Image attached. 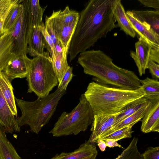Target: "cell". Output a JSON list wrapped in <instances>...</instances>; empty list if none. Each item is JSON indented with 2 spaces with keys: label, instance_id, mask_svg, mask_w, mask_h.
Wrapping results in <instances>:
<instances>
[{
  "label": "cell",
  "instance_id": "d6986e66",
  "mask_svg": "<svg viewBox=\"0 0 159 159\" xmlns=\"http://www.w3.org/2000/svg\"><path fill=\"white\" fill-rule=\"evenodd\" d=\"M55 55L52 60L53 67L57 77L58 83L61 81L64 75L69 68L67 61L68 54L62 52L59 42L55 46Z\"/></svg>",
  "mask_w": 159,
  "mask_h": 159
},
{
  "label": "cell",
  "instance_id": "3957f363",
  "mask_svg": "<svg viewBox=\"0 0 159 159\" xmlns=\"http://www.w3.org/2000/svg\"><path fill=\"white\" fill-rule=\"evenodd\" d=\"M94 115L110 116L118 113L126 105L144 96L141 86L134 90L107 86L94 81L89 83L84 93Z\"/></svg>",
  "mask_w": 159,
  "mask_h": 159
},
{
  "label": "cell",
  "instance_id": "7a4b0ae2",
  "mask_svg": "<svg viewBox=\"0 0 159 159\" xmlns=\"http://www.w3.org/2000/svg\"><path fill=\"white\" fill-rule=\"evenodd\" d=\"M77 62L83 68L85 74L94 76L101 84L128 90L137 89L141 86L140 79L134 71L118 66L101 50L80 53Z\"/></svg>",
  "mask_w": 159,
  "mask_h": 159
},
{
  "label": "cell",
  "instance_id": "d4e9b609",
  "mask_svg": "<svg viewBox=\"0 0 159 159\" xmlns=\"http://www.w3.org/2000/svg\"><path fill=\"white\" fill-rule=\"evenodd\" d=\"M47 6L43 8L40 5L39 0H30V8L31 23L32 30L38 27L43 22L42 18L44 12Z\"/></svg>",
  "mask_w": 159,
  "mask_h": 159
},
{
  "label": "cell",
  "instance_id": "f1b7e54d",
  "mask_svg": "<svg viewBox=\"0 0 159 159\" xmlns=\"http://www.w3.org/2000/svg\"><path fill=\"white\" fill-rule=\"evenodd\" d=\"M23 8L21 3L15 5L11 10L5 21L3 28L4 34L7 32L13 27Z\"/></svg>",
  "mask_w": 159,
  "mask_h": 159
},
{
  "label": "cell",
  "instance_id": "83f0119b",
  "mask_svg": "<svg viewBox=\"0 0 159 159\" xmlns=\"http://www.w3.org/2000/svg\"><path fill=\"white\" fill-rule=\"evenodd\" d=\"M138 138L134 137L122 152L113 159H143L142 154L138 149Z\"/></svg>",
  "mask_w": 159,
  "mask_h": 159
},
{
  "label": "cell",
  "instance_id": "1f68e13d",
  "mask_svg": "<svg viewBox=\"0 0 159 159\" xmlns=\"http://www.w3.org/2000/svg\"><path fill=\"white\" fill-rule=\"evenodd\" d=\"M22 0H0V19L16 4Z\"/></svg>",
  "mask_w": 159,
  "mask_h": 159
},
{
  "label": "cell",
  "instance_id": "2e32d148",
  "mask_svg": "<svg viewBox=\"0 0 159 159\" xmlns=\"http://www.w3.org/2000/svg\"><path fill=\"white\" fill-rule=\"evenodd\" d=\"M13 38L10 31L0 37V71H3L9 62L16 55L12 52Z\"/></svg>",
  "mask_w": 159,
  "mask_h": 159
},
{
  "label": "cell",
  "instance_id": "d590c367",
  "mask_svg": "<svg viewBox=\"0 0 159 159\" xmlns=\"http://www.w3.org/2000/svg\"><path fill=\"white\" fill-rule=\"evenodd\" d=\"M142 4L145 7L154 8L159 11V0H139Z\"/></svg>",
  "mask_w": 159,
  "mask_h": 159
},
{
  "label": "cell",
  "instance_id": "9a60e30c",
  "mask_svg": "<svg viewBox=\"0 0 159 159\" xmlns=\"http://www.w3.org/2000/svg\"><path fill=\"white\" fill-rule=\"evenodd\" d=\"M98 154L95 143L88 141L72 152L57 154L50 159H96Z\"/></svg>",
  "mask_w": 159,
  "mask_h": 159
},
{
  "label": "cell",
  "instance_id": "ab89813d",
  "mask_svg": "<svg viewBox=\"0 0 159 159\" xmlns=\"http://www.w3.org/2000/svg\"><path fill=\"white\" fill-rule=\"evenodd\" d=\"M96 143H97L98 146L101 151L104 152L107 146L104 140L102 139H99L97 140Z\"/></svg>",
  "mask_w": 159,
  "mask_h": 159
},
{
  "label": "cell",
  "instance_id": "ffe728a7",
  "mask_svg": "<svg viewBox=\"0 0 159 159\" xmlns=\"http://www.w3.org/2000/svg\"><path fill=\"white\" fill-rule=\"evenodd\" d=\"M149 101V99L148 98L143 96L128 104L120 112L116 115L115 124L113 127L147 105Z\"/></svg>",
  "mask_w": 159,
  "mask_h": 159
},
{
  "label": "cell",
  "instance_id": "30bf717a",
  "mask_svg": "<svg viewBox=\"0 0 159 159\" xmlns=\"http://www.w3.org/2000/svg\"><path fill=\"white\" fill-rule=\"evenodd\" d=\"M149 99L142 119L141 130L144 133L159 132V97Z\"/></svg>",
  "mask_w": 159,
  "mask_h": 159
},
{
  "label": "cell",
  "instance_id": "603a6c76",
  "mask_svg": "<svg viewBox=\"0 0 159 159\" xmlns=\"http://www.w3.org/2000/svg\"><path fill=\"white\" fill-rule=\"evenodd\" d=\"M0 159H21L14 147L0 128Z\"/></svg>",
  "mask_w": 159,
  "mask_h": 159
},
{
  "label": "cell",
  "instance_id": "e0dca14e",
  "mask_svg": "<svg viewBox=\"0 0 159 159\" xmlns=\"http://www.w3.org/2000/svg\"><path fill=\"white\" fill-rule=\"evenodd\" d=\"M45 44L44 37L39 27L34 28L29 39L27 53L34 57L42 55Z\"/></svg>",
  "mask_w": 159,
  "mask_h": 159
},
{
  "label": "cell",
  "instance_id": "7402d4cb",
  "mask_svg": "<svg viewBox=\"0 0 159 159\" xmlns=\"http://www.w3.org/2000/svg\"><path fill=\"white\" fill-rule=\"evenodd\" d=\"M114 17L117 22V25L127 35L134 38L136 33L131 26L126 16L124 8L121 3V0H118L113 12Z\"/></svg>",
  "mask_w": 159,
  "mask_h": 159
},
{
  "label": "cell",
  "instance_id": "cb8c5ba5",
  "mask_svg": "<svg viewBox=\"0 0 159 159\" xmlns=\"http://www.w3.org/2000/svg\"><path fill=\"white\" fill-rule=\"evenodd\" d=\"M79 19L71 24L63 27L60 30L57 39L61 43L62 50L68 52L72 37Z\"/></svg>",
  "mask_w": 159,
  "mask_h": 159
},
{
  "label": "cell",
  "instance_id": "8d00e7d4",
  "mask_svg": "<svg viewBox=\"0 0 159 159\" xmlns=\"http://www.w3.org/2000/svg\"><path fill=\"white\" fill-rule=\"evenodd\" d=\"M149 60L159 64V49H155L152 48L150 53Z\"/></svg>",
  "mask_w": 159,
  "mask_h": 159
},
{
  "label": "cell",
  "instance_id": "60d3db41",
  "mask_svg": "<svg viewBox=\"0 0 159 159\" xmlns=\"http://www.w3.org/2000/svg\"></svg>",
  "mask_w": 159,
  "mask_h": 159
},
{
  "label": "cell",
  "instance_id": "e575fe53",
  "mask_svg": "<svg viewBox=\"0 0 159 159\" xmlns=\"http://www.w3.org/2000/svg\"><path fill=\"white\" fill-rule=\"evenodd\" d=\"M147 69L149 70L153 78L158 80L159 78V65L149 60L147 65Z\"/></svg>",
  "mask_w": 159,
  "mask_h": 159
},
{
  "label": "cell",
  "instance_id": "4dcf8cb0",
  "mask_svg": "<svg viewBox=\"0 0 159 159\" xmlns=\"http://www.w3.org/2000/svg\"><path fill=\"white\" fill-rule=\"evenodd\" d=\"M43 34L45 41V48L50 55L52 60L54 59L55 55V49L53 42L51 37L45 29V26L43 22L41 25L38 27Z\"/></svg>",
  "mask_w": 159,
  "mask_h": 159
},
{
  "label": "cell",
  "instance_id": "6da1fadb",
  "mask_svg": "<svg viewBox=\"0 0 159 159\" xmlns=\"http://www.w3.org/2000/svg\"><path fill=\"white\" fill-rule=\"evenodd\" d=\"M118 0H90L80 13L68 51L71 62L118 27L113 12Z\"/></svg>",
  "mask_w": 159,
  "mask_h": 159
},
{
  "label": "cell",
  "instance_id": "ba28073f",
  "mask_svg": "<svg viewBox=\"0 0 159 159\" xmlns=\"http://www.w3.org/2000/svg\"><path fill=\"white\" fill-rule=\"evenodd\" d=\"M79 15V13L70 10L69 7L67 6L63 11H53L50 16L45 17V22L51 26L57 39L61 30L78 19Z\"/></svg>",
  "mask_w": 159,
  "mask_h": 159
},
{
  "label": "cell",
  "instance_id": "74e56055",
  "mask_svg": "<svg viewBox=\"0 0 159 159\" xmlns=\"http://www.w3.org/2000/svg\"><path fill=\"white\" fill-rule=\"evenodd\" d=\"M105 142L106 146L110 148L114 147H118L119 148H124L120 145L119 144L117 141L111 139H107L104 140Z\"/></svg>",
  "mask_w": 159,
  "mask_h": 159
},
{
  "label": "cell",
  "instance_id": "484cf974",
  "mask_svg": "<svg viewBox=\"0 0 159 159\" xmlns=\"http://www.w3.org/2000/svg\"><path fill=\"white\" fill-rule=\"evenodd\" d=\"M147 105L141 108L136 112L129 116L119 123L113 127L110 130L99 139H101L114 131L124 127L131 124H135L142 119L143 117Z\"/></svg>",
  "mask_w": 159,
  "mask_h": 159
},
{
  "label": "cell",
  "instance_id": "44dd1931",
  "mask_svg": "<svg viewBox=\"0 0 159 159\" xmlns=\"http://www.w3.org/2000/svg\"><path fill=\"white\" fill-rule=\"evenodd\" d=\"M131 11L138 19L159 35V11L148 10H132Z\"/></svg>",
  "mask_w": 159,
  "mask_h": 159
},
{
  "label": "cell",
  "instance_id": "8fae6325",
  "mask_svg": "<svg viewBox=\"0 0 159 159\" xmlns=\"http://www.w3.org/2000/svg\"><path fill=\"white\" fill-rule=\"evenodd\" d=\"M127 18L135 33L143 38L152 48L159 49V35L156 34L149 26L138 19L131 11L126 12Z\"/></svg>",
  "mask_w": 159,
  "mask_h": 159
},
{
  "label": "cell",
  "instance_id": "f546056e",
  "mask_svg": "<svg viewBox=\"0 0 159 159\" xmlns=\"http://www.w3.org/2000/svg\"><path fill=\"white\" fill-rule=\"evenodd\" d=\"M134 125H130L116 130L101 139L105 140L107 139H111L117 142L124 139L130 138L134 132L132 128Z\"/></svg>",
  "mask_w": 159,
  "mask_h": 159
},
{
  "label": "cell",
  "instance_id": "52a82bcc",
  "mask_svg": "<svg viewBox=\"0 0 159 159\" xmlns=\"http://www.w3.org/2000/svg\"><path fill=\"white\" fill-rule=\"evenodd\" d=\"M23 8L15 24L9 31L13 38L12 52L15 55L27 53L29 37L31 30L29 0H22Z\"/></svg>",
  "mask_w": 159,
  "mask_h": 159
},
{
  "label": "cell",
  "instance_id": "9c48e42d",
  "mask_svg": "<svg viewBox=\"0 0 159 159\" xmlns=\"http://www.w3.org/2000/svg\"><path fill=\"white\" fill-rule=\"evenodd\" d=\"M32 60L23 54L16 55L9 62L3 71L10 81L17 78L26 77L29 71Z\"/></svg>",
  "mask_w": 159,
  "mask_h": 159
},
{
  "label": "cell",
  "instance_id": "5bb4252c",
  "mask_svg": "<svg viewBox=\"0 0 159 159\" xmlns=\"http://www.w3.org/2000/svg\"><path fill=\"white\" fill-rule=\"evenodd\" d=\"M116 115L110 116L94 115L90 130L92 131L89 141L93 143L110 130L115 122Z\"/></svg>",
  "mask_w": 159,
  "mask_h": 159
},
{
  "label": "cell",
  "instance_id": "8992f818",
  "mask_svg": "<svg viewBox=\"0 0 159 159\" xmlns=\"http://www.w3.org/2000/svg\"><path fill=\"white\" fill-rule=\"evenodd\" d=\"M94 117L92 109L82 94L77 106L69 113L63 112L49 133L55 137L76 135L87 129Z\"/></svg>",
  "mask_w": 159,
  "mask_h": 159
},
{
  "label": "cell",
  "instance_id": "d6a6232c",
  "mask_svg": "<svg viewBox=\"0 0 159 159\" xmlns=\"http://www.w3.org/2000/svg\"><path fill=\"white\" fill-rule=\"evenodd\" d=\"M72 70L73 67L70 66L64 75L61 81L58 83L57 89L61 91H66L68 84L74 76Z\"/></svg>",
  "mask_w": 159,
  "mask_h": 159
},
{
  "label": "cell",
  "instance_id": "4fadbf2b",
  "mask_svg": "<svg viewBox=\"0 0 159 159\" xmlns=\"http://www.w3.org/2000/svg\"><path fill=\"white\" fill-rule=\"evenodd\" d=\"M0 128L5 133L20 132L17 118L13 114L0 89Z\"/></svg>",
  "mask_w": 159,
  "mask_h": 159
},
{
  "label": "cell",
  "instance_id": "5b68a950",
  "mask_svg": "<svg viewBox=\"0 0 159 159\" xmlns=\"http://www.w3.org/2000/svg\"><path fill=\"white\" fill-rule=\"evenodd\" d=\"M31 66L26 77L27 93L34 92L38 98L47 96L58 81L48 52L32 59Z\"/></svg>",
  "mask_w": 159,
  "mask_h": 159
},
{
  "label": "cell",
  "instance_id": "4316f807",
  "mask_svg": "<svg viewBox=\"0 0 159 159\" xmlns=\"http://www.w3.org/2000/svg\"><path fill=\"white\" fill-rule=\"evenodd\" d=\"M140 82L144 90L145 95L148 99L159 97V82L157 80L147 77Z\"/></svg>",
  "mask_w": 159,
  "mask_h": 159
},
{
  "label": "cell",
  "instance_id": "277c9868",
  "mask_svg": "<svg viewBox=\"0 0 159 159\" xmlns=\"http://www.w3.org/2000/svg\"><path fill=\"white\" fill-rule=\"evenodd\" d=\"M66 93V91L57 89L53 93L33 102L15 97L16 103L21 113V116L17 118L19 126L27 125L31 132L38 134L48 123L60 100Z\"/></svg>",
  "mask_w": 159,
  "mask_h": 159
},
{
  "label": "cell",
  "instance_id": "836d02e7",
  "mask_svg": "<svg viewBox=\"0 0 159 159\" xmlns=\"http://www.w3.org/2000/svg\"><path fill=\"white\" fill-rule=\"evenodd\" d=\"M142 155L143 159H159V147H149Z\"/></svg>",
  "mask_w": 159,
  "mask_h": 159
},
{
  "label": "cell",
  "instance_id": "f35d334b",
  "mask_svg": "<svg viewBox=\"0 0 159 159\" xmlns=\"http://www.w3.org/2000/svg\"><path fill=\"white\" fill-rule=\"evenodd\" d=\"M10 11L7 12L0 19V37L4 34L3 32V28L4 22Z\"/></svg>",
  "mask_w": 159,
  "mask_h": 159
},
{
  "label": "cell",
  "instance_id": "ac0fdd59",
  "mask_svg": "<svg viewBox=\"0 0 159 159\" xmlns=\"http://www.w3.org/2000/svg\"><path fill=\"white\" fill-rule=\"evenodd\" d=\"M0 89L13 114L17 115V108L11 82L3 71H0Z\"/></svg>",
  "mask_w": 159,
  "mask_h": 159
},
{
  "label": "cell",
  "instance_id": "7c38bea8",
  "mask_svg": "<svg viewBox=\"0 0 159 159\" xmlns=\"http://www.w3.org/2000/svg\"><path fill=\"white\" fill-rule=\"evenodd\" d=\"M135 51H131L130 56L137 66L139 75L145 73L152 48L143 38L140 37L135 44Z\"/></svg>",
  "mask_w": 159,
  "mask_h": 159
}]
</instances>
